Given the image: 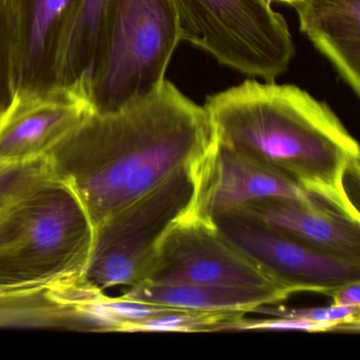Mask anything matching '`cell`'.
<instances>
[{"label":"cell","instance_id":"obj_9","mask_svg":"<svg viewBox=\"0 0 360 360\" xmlns=\"http://www.w3.org/2000/svg\"><path fill=\"white\" fill-rule=\"evenodd\" d=\"M82 0H6L14 94L58 86L63 56Z\"/></svg>","mask_w":360,"mask_h":360},{"label":"cell","instance_id":"obj_16","mask_svg":"<svg viewBox=\"0 0 360 360\" xmlns=\"http://www.w3.org/2000/svg\"><path fill=\"white\" fill-rule=\"evenodd\" d=\"M107 4L108 0H82L60 63L58 86L87 90Z\"/></svg>","mask_w":360,"mask_h":360},{"label":"cell","instance_id":"obj_23","mask_svg":"<svg viewBox=\"0 0 360 360\" xmlns=\"http://www.w3.org/2000/svg\"><path fill=\"white\" fill-rule=\"evenodd\" d=\"M267 3L271 4H282V5H288L290 7L294 8L296 9L301 3H303V0H265Z\"/></svg>","mask_w":360,"mask_h":360},{"label":"cell","instance_id":"obj_14","mask_svg":"<svg viewBox=\"0 0 360 360\" xmlns=\"http://www.w3.org/2000/svg\"><path fill=\"white\" fill-rule=\"evenodd\" d=\"M300 30L354 94H360V0H303Z\"/></svg>","mask_w":360,"mask_h":360},{"label":"cell","instance_id":"obj_17","mask_svg":"<svg viewBox=\"0 0 360 360\" xmlns=\"http://www.w3.org/2000/svg\"><path fill=\"white\" fill-rule=\"evenodd\" d=\"M237 311H202L176 309L134 326L130 332H221L226 324L244 317Z\"/></svg>","mask_w":360,"mask_h":360},{"label":"cell","instance_id":"obj_22","mask_svg":"<svg viewBox=\"0 0 360 360\" xmlns=\"http://www.w3.org/2000/svg\"><path fill=\"white\" fill-rule=\"evenodd\" d=\"M332 304L339 307H360V281L345 284L330 295Z\"/></svg>","mask_w":360,"mask_h":360},{"label":"cell","instance_id":"obj_6","mask_svg":"<svg viewBox=\"0 0 360 360\" xmlns=\"http://www.w3.org/2000/svg\"><path fill=\"white\" fill-rule=\"evenodd\" d=\"M197 167L181 170L96 225L84 277L105 292L141 283L160 238L188 207Z\"/></svg>","mask_w":360,"mask_h":360},{"label":"cell","instance_id":"obj_8","mask_svg":"<svg viewBox=\"0 0 360 360\" xmlns=\"http://www.w3.org/2000/svg\"><path fill=\"white\" fill-rule=\"evenodd\" d=\"M212 222L236 250L294 294L330 296L345 284L360 281V263L314 250L238 208L218 214Z\"/></svg>","mask_w":360,"mask_h":360},{"label":"cell","instance_id":"obj_3","mask_svg":"<svg viewBox=\"0 0 360 360\" xmlns=\"http://www.w3.org/2000/svg\"><path fill=\"white\" fill-rule=\"evenodd\" d=\"M94 222L77 193L50 174L0 206V290L84 276Z\"/></svg>","mask_w":360,"mask_h":360},{"label":"cell","instance_id":"obj_18","mask_svg":"<svg viewBox=\"0 0 360 360\" xmlns=\"http://www.w3.org/2000/svg\"><path fill=\"white\" fill-rule=\"evenodd\" d=\"M252 313L263 314L271 317L290 318L317 323L354 324L360 326V307H328L314 309H290L282 305L269 304L256 307Z\"/></svg>","mask_w":360,"mask_h":360},{"label":"cell","instance_id":"obj_10","mask_svg":"<svg viewBox=\"0 0 360 360\" xmlns=\"http://www.w3.org/2000/svg\"><path fill=\"white\" fill-rule=\"evenodd\" d=\"M87 90L58 86L15 94L0 119V162L29 163L50 151L94 115Z\"/></svg>","mask_w":360,"mask_h":360},{"label":"cell","instance_id":"obj_2","mask_svg":"<svg viewBox=\"0 0 360 360\" xmlns=\"http://www.w3.org/2000/svg\"><path fill=\"white\" fill-rule=\"evenodd\" d=\"M204 108L219 146L360 221L347 189L359 179V146L328 104L295 85L250 79L208 96Z\"/></svg>","mask_w":360,"mask_h":360},{"label":"cell","instance_id":"obj_12","mask_svg":"<svg viewBox=\"0 0 360 360\" xmlns=\"http://www.w3.org/2000/svg\"><path fill=\"white\" fill-rule=\"evenodd\" d=\"M269 197L298 198L330 207L288 179L214 143L198 165L195 191L185 212L212 222L218 214Z\"/></svg>","mask_w":360,"mask_h":360},{"label":"cell","instance_id":"obj_20","mask_svg":"<svg viewBox=\"0 0 360 360\" xmlns=\"http://www.w3.org/2000/svg\"><path fill=\"white\" fill-rule=\"evenodd\" d=\"M245 317V316H244ZM241 317L226 324L225 330H292L311 333L359 332L360 326L354 324L317 323L305 320L290 318H271V319L250 320Z\"/></svg>","mask_w":360,"mask_h":360},{"label":"cell","instance_id":"obj_13","mask_svg":"<svg viewBox=\"0 0 360 360\" xmlns=\"http://www.w3.org/2000/svg\"><path fill=\"white\" fill-rule=\"evenodd\" d=\"M237 208L314 250L360 263V221L328 206L298 198L269 197Z\"/></svg>","mask_w":360,"mask_h":360},{"label":"cell","instance_id":"obj_15","mask_svg":"<svg viewBox=\"0 0 360 360\" xmlns=\"http://www.w3.org/2000/svg\"><path fill=\"white\" fill-rule=\"evenodd\" d=\"M292 294L283 288L140 283L128 288L122 296L191 311H237L246 315L261 305L277 304Z\"/></svg>","mask_w":360,"mask_h":360},{"label":"cell","instance_id":"obj_19","mask_svg":"<svg viewBox=\"0 0 360 360\" xmlns=\"http://www.w3.org/2000/svg\"><path fill=\"white\" fill-rule=\"evenodd\" d=\"M50 174L47 158L29 163L0 162V206L35 181Z\"/></svg>","mask_w":360,"mask_h":360},{"label":"cell","instance_id":"obj_21","mask_svg":"<svg viewBox=\"0 0 360 360\" xmlns=\"http://www.w3.org/2000/svg\"><path fill=\"white\" fill-rule=\"evenodd\" d=\"M14 98L11 71V43L7 3L0 0V112H5Z\"/></svg>","mask_w":360,"mask_h":360},{"label":"cell","instance_id":"obj_5","mask_svg":"<svg viewBox=\"0 0 360 360\" xmlns=\"http://www.w3.org/2000/svg\"><path fill=\"white\" fill-rule=\"evenodd\" d=\"M182 41L219 64L275 81L296 54L285 18L265 0H172Z\"/></svg>","mask_w":360,"mask_h":360},{"label":"cell","instance_id":"obj_11","mask_svg":"<svg viewBox=\"0 0 360 360\" xmlns=\"http://www.w3.org/2000/svg\"><path fill=\"white\" fill-rule=\"evenodd\" d=\"M104 292L84 276L46 285L0 290V328L120 332Z\"/></svg>","mask_w":360,"mask_h":360},{"label":"cell","instance_id":"obj_4","mask_svg":"<svg viewBox=\"0 0 360 360\" xmlns=\"http://www.w3.org/2000/svg\"><path fill=\"white\" fill-rule=\"evenodd\" d=\"M180 41L172 0H108L87 83L94 112H117L159 91Z\"/></svg>","mask_w":360,"mask_h":360},{"label":"cell","instance_id":"obj_1","mask_svg":"<svg viewBox=\"0 0 360 360\" xmlns=\"http://www.w3.org/2000/svg\"><path fill=\"white\" fill-rule=\"evenodd\" d=\"M214 143L204 106L166 79L138 104L94 113L46 158L96 227L172 174L197 167Z\"/></svg>","mask_w":360,"mask_h":360},{"label":"cell","instance_id":"obj_24","mask_svg":"<svg viewBox=\"0 0 360 360\" xmlns=\"http://www.w3.org/2000/svg\"><path fill=\"white\" fill-rule=\"evenodd\" d=\"M4 112H0V119H1V115H3Z\"/></svg>","mask_w":360,"mask_h":360},{"label":"cell","instance_id":"obj_7","mask_svg":"<svg viewBox=\"0 0 360 360\" xmlns=\"http://www.w3.org/2000/svg\"><path fill=\"white\" fill-rule=\"evenodd\" d=\"M141 283L283 288L236 250L214 223L185 212L160 238Z\"/></svg>","mask_w":360,"mask_h":360}]
</instances>
